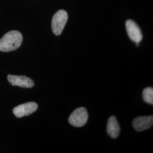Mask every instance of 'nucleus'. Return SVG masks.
I'll return each mask as SVG.
<instances>
[{"label":"nucleus","mask_w":153,"mask_h":153,"mask_svg":"<svg viewBox=\"0 0 153 153\" xmlns=\"http://www.w3.org/2000/svg\"><path fill=\"white\" fill-rule=\"evenodd\" d=\"M153 124V116H140L132 121V126L138 131H143L150 128Z\"/></svg>","instance_id":"7"},{"label":"nucleus","mask_w":153,"mask_h":153,"mask_svg":"<svg viewBox=\"0 0 153 153\" xmlns=\"http://www.w3.org/2000/svg\"><path fill=\"white\" fill-rule=\"evenodd\" d=\"M22 34L18 31L6 33L0 39V51L10 52L18 49L22 44Z\"/></svg>","instance_id":"1"},{"label":"nucleus","mask_w":153,"mask_h":153,"mask_svg":"<svg viewBox=\"0 0 153 153\" xmlns=\"http://www.w3.org/2000/svg\"><path fill=\"white\" fill-rule=\"evenodd\" d=\"M126 32L129 38L136 43H140L142 40V34L138 26L131 19L126 21Z\"/></svg>","instance_id":"5"},{"label":"nucleus","mask_w":153,"mask_h":153,"mask_svg":"<svg viewBox=\"0 0 153 153\" xmlns=\"http://www.w3.org/2000/svg\"><path fill=\"white\" fill-rule=\"evenodd\" d=\"M107 131L110 137L116 138L119 136L120 128L115 116H112L109 117L107 123Z\"/></svg>","instance_id":"8"},{"label":"nucleus","mask_w":153,"mask_h":153,"mask_svg":"<svg viewBox=\"0 0 153 153\" xmlns=\"http://www.w3.org/2000/svg\"><path fill=\"white\" fill-rule=\"evenodd\" d=\"M7 80L13 86H17L23 88H31L34 86V82L27 76H14L9 74Z\"/></svg>","instance_id":"6"},{"label":"nucleus","mask_w":153,"mask_h":153,"mask_svg":"<svg viewBox=\"0 0 153 153\" xmlns=\"http://www.w3.org/2000/svg\"><path fill=\"white\" fill-rule=\"evenodd\" d=\"M143 100L149 104H153V88L150 87L145 88L142 93Z\"/></svg>","instance_id":"9"},{"label":"nucleus","mask_w":153,"mask_h":153,"mask_svg":"<svg viewBox=\"0 0 153 153\" xmlns=\"http://www.w3.org/2000/svg\"><path fill=\"white\" fill-rule=\"evenodd\" d=\"M38 108V105L36 103L30 102L16 106L13 110V112L16 117L21 118L32 114L37 110Z\"/></svg>","instance_id":"4"},{"label":"nucleus","mask_w":153,"mask_h":153,"mask_svg":"<svg viewBox=\"0 0 153 153\" xmlns=\"http://www.w3.org/2000/svg\"><path fill=\"white\" fill-rule=\"evenodd\" d=\"M88 120L87 110L84 107H79L74 110L70 115L68 121L73 126L81 127L86 124Z\"/></svg>","instance_id":"3"},{"label":"nucleus","mask_w":153,"mask_h":153,"mask_svg":"<svg viewBox=\"0 0 153 153\" xmlns=\"http://www.w3.org/2000/svg\"><path fill=\"white\" fill-rule=\"evenodd\" d=\"M68 14L64 10L56 13L52 20V30L56 35H60L62 32L68 21Z\"/></svg>","instance_id":"2"}]
</instances>
